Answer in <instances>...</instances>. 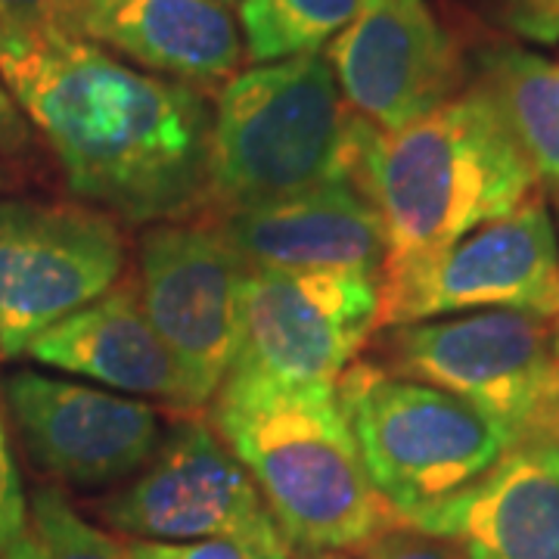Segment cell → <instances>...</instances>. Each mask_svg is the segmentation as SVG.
I'll return each mask as SVG.
<instances>
[{"instance_id":"2","label":"cell","mask_w":559,"mask_h":559,"mask_svg":"<svg viewBox=\"0 0 559 559\" xmlns=\"http://www.w3.org/2000/svg\"><path fill=\"white\" fill-rule=\"evenodd\" d=\"M360 187L380 209L385 267H399L510 215L535 197L538 178L473 84L399 131L373 128Z\"/></svg>"},{"instance_id":"9","label":"cell","mask_w":559,"mask_h":559,"mask_svg":"<svg viewBox=\"0 0 559 559\" xmlns=\"http://www.w3.org/2000/svg\"><path fill=\"white\" fill-rule=\"evenodd\" d=\"M119 221L87 202L0 200V355L20 358L44 330L121 280Z\"/></svg>"},{"instance_id":"12","label":"cell","mask_w":559,"mask_h":559,"mask_svg":"<svg viewBox=\"0 0 559 559\" xmlns=\"http://www.w3.org/2000/svg\"><path fill=\"white\" fill-rule=\"evenodd\" d=\"M3 399L28 457L72 488H109L138 476L162 444V414L143 399L94 382L20 370Z\"/></svg>"},{"instance_id":"15","label":"cell","mask_w":559,"mask_h":559,"mask_svg":"<svg viewBox=\"0 0 559 559\" xmlns=\"http://www.w3.org/2000/svg\"><path fill=\"white\" fill-rule=\"evenodd\" d=\"M69 32L190 87L234 79L246 47L224 0H75Z\"/></svg>"},{"instance_id":"30","label":"cell","mask_w":559,"mask_h":559,"mask_svg":"<svg viewBox=\"0 0 559 559\" xmlns=\"http://www.w3.org/2000/svg\"><path fill=\"white\" fill-rule=\"evenodd\" d=\"M224 3H234V0H224Z\"/></svg>"},{"instance_id":"5","label":"cell","mask_w":559,"mask_h":559,"mask_svg":"<svg viewBox=\"0 0 559 559\" xmlns=\"http://www.w3.org/2000/svg\"><path fill=\"white\" fill-rule=\"evenodd\" d=\"M336 392L367 476L404 525L469 491L513 448L473 404L380 364L355 360Z\"/></svg>"},{"instance_id":"10","label":"cell","mask_w":559,"mask_h":559,"mask_svg":"<svg viewBox=\"0 0 559 559\" xmlns=\"http://www.w3.org/2000/svg\"><path fill=\"white\" fill-rule=\"evenodd\" d=\"M246 271L218 224L159 221L140 237L134 286L178 360L187 411L209 407L234 364Z\"/></svg>"},{"instance_id":"6","label":"cell","mask_w":559,"mask_h":559,"mask_svg":"<svg viewBox=\"0 0 559 559\" xmlns=\"http://www.w3.org/2000/svg\"><path fill=\"white\" fill-rule=\"evenodd\" d=\"M389 370L473 404L516 444H559L557 323L473 311L389 326Z\"/></svg>"},{"instance_id":"13","label":"cell","mask_w":559,"mask_h":559,"mask_svg":"<svg viewBox=\"0 0 559 559\" xmlns=\"http://www.w3.org/2000/svg\"><path fill=\"white\" fill-rule=\"evenodd\" d=\"M323 57L348 109L377 131H399L463 91L457 40L426 0H367Z\"/></svg>"},{"instance_id":"21","label":"cell","mask_w":559,"mask_h":559,"mask_svg":"<svg viewBox=\"0 0 559 559\" xmlns=\"http://www.w3.org/2000/svg\"><path fill=\"white\" fill-rule=\"evenodd\" d=\"M134 559H289L293 547L283 535L274 538H227L197 544H156L131 540Z\"/></svg>"},{"instance_id":"7","label":"cell","mask_w":559,"mask_h":559,"mask_svg":"<svg viewBox=\"0 0 559 559\" xmlns=\"http://www.w3.org/2000/svg\"><path fill=\"white\" fill-rule=\"evenodd\" d=\"M380 326V277L246 271L237 352L221 389H336Z\"/></svg>"},{"instance_id":"28","label":"cell","mask_w":559,"mask_h":559,"mask_svg":"<svg viewBox=\"0 0 559 559\" xmlns=\"http://www.w3.org/2000/svg\"><path fill=\"white\" fill-rule=\"evenodd\" d=\"M7 187V175H3V168H0V190Z\"/></svg>"},{"instance_id":"18","label":"cell","mask_w":559,"mask_h":559,"mask_svg":"<svg viewBox=\"0 0 559 559\" xmlns=\"http://www.w3.org/2000/svg\"><path fill=\"white\" fill-rule=\"evenodd\" d=\"M476 84L495 103L538 183L559 190V62L522 47H495L479 57Z\"/></svg>"},{"instance_id":"22","label":"cell","mask_w":559,"mask_h":559,"mask_svg":"<svg viewBox=\"0 0 559 559\" xmlns=\"http://www.w3.org/2000/svg\"><path fill=\"white\" fill-rule=\"evenodd\" d=\"M358 559H466L454 540L426 535L414 525L392 522L358 550Z\"/></svg>"},{"instance_id":"19","label":"cell","mask_w":559,"mask_h":559,"mask_svg":"<svg viewBox=\"0 0 559 559\" xmlns=\"http://www.w3.org/2000/svg\"><path fill=\"white\" fill-rule=\"evenodd\" d=\"M364 7L367 0H240L246 53L255 66L323 53Z\"/></svg>"},{"instance_id":"16","label":"cell","mask_w":559,"mask_h":559,"mask_svg":"<svg viewBox=\"0 0 559 559\" xmlns=\"http://www.w3.org/2000/svg\"><path fill=\"white\" fill-rule=\"evenodd\" d=\"M466 559H559V444H516L460 498L411 522Z\"/></svg>"},{"instance_id":"4","label":"cell","mask_w":559,"mask_h":559,"mask_svg":"<svg viewBox=\"0 0 559 559\" xmlns=\"http://www.w3.org/2000/svg\"><path fill=\"white\" fill-rule=\"evenodd\" d=\"M370 134L323 53L252 66L224 81L212 109L205 202L227 215L336 180L360 183Z\"/></svg>"},{"instance_id":"8","label":"cell","mask_w":559,"mask_h":559,"mask_svg":"<svg viewBox=\"0 0 559 559\" xmlns=\"http://www.w3.org/2000/svg\"><path fill=\"white\" fill-rule=\"evenodd\" d=\"M473 311H520L559 323V237L538 197L439 252L382 271L380 326Z\"/></svg>"},{"instance_id":"17","label":"cell","mask_w":559,"mask_h":559,"mask_svg":"<svg viewBox=\"0 0 559 559\" xmlns=\"http://www.w3.org/2000/svg\"><path fill=\"white\" fill-rule=\"evenodd\" d=\"M25 355L119 395L187 411L178 360L146 318L134 283L119 280L100 299L44 330Z\"/></svg>"},{"instance_id":"29","label":"cell","mask_w":559,"mask_h":559,"mask_svg":"<svg viewBox=\"0 0 559 559\" xmlns=\"http://www.w3.org/2000/svg\"><path fill=\"white\" fill-rule=\"evenodd\" d=\"M557 348H559V323H557Z\"/></svg>"},{"instance_id":"11","label":"cell","mask_w":559,"mask_h":559,"mask_svg":"<svg viewBox=\"0 0 559 559\" xmlns=\"http://www.w3.org/2000/svg\"><path fill=\"white\" fill-rule=\"evenodd\" d=\"M97 513L112 532L156 544L283 535L249 469L202 419H180L162 436L150 463Z\"/></svg>"},{"instance_id":"24","label":"cell","mask_w":559,"mask_h":559,"mask_svg":"<svg viewBox=\"0 0 559 559\" xmlns=\"http://www.w3.org/2000/svg\"><path fill=\"white\" fill-rule=\"evenodd\" d=\"M25 516H28V498L22 491L20 473H16L7 432H3V419H0V554L25 528Z\"/></svg>"},{"instance_id":"14","label":"cell","mask_w":559,"mask_h":559,"mask_svg":"<svg viewBox=\"0 0 559 559\" xmlns=\"http://www.w3.org/2000/svg\"><path fill=\"white\" fill-rule=\"evenodd\" d=\"M215 224L249 271L382 277L389 252L380 209L358 180L237 209Z\"/></svg>"},{"instance_id":"3","label":"cell","mask_w":559,"mask_h":559,"mask_svg":"<svg viewBox=\"0 0 559 559\" xmlns=\"http://www.w3.org/2000/svg\"><path fill=\"white\" fill-rule=\"evenodd\" d=\"M209 419L293 550L348 554L399 522L367 476L336 389H218Z\"/></svg>"},{"instance_id":"25","label":"cell","mask_w":559,"mask_h":559,"mask_svg":"<svg viewBox=\"0 0 559 559\" xmlns=\"http://www.w3.org/2000/svg\"><path fill=\"white\" fill-rule=\"evenodd\" d=\"M75 0H0V20L13 22H44L69 28Z\"/></svg>"},{"instance_id":"23","label":"cell","mask_w":559,"mask_h":559,"mask_svg":"<svg viewBox=\"0 0 559 559\" xmlns=\"http://www.w3.org/2000/svg\"><path fill=\"white\" fill-rule=\"evenodd\" d=\"M491 13L503 28L522 40L557 44L559 40V0H488Z\"/></svg>"},{"instance_id":"20","label":"cell","mask_w":559,"mask_h":559,"mask_svg":"<svg viewBox=\"0 0 559 559\" xmlns=\"http://www.w3.org/2000/svg\"><path fill=\"white\" fill-rule=\"evenodd\" d=\"M0 559H134L131 540L106 532L62 498L60 488H38L28 500L25 528Z\"/></svg>"},{"instance_id":"27","label":"cell","mask_w":559,"mask_h":559,"mask_svg":"<svg viewBox=\"0 0 559 559\" xmlns=\"http://www.w3.org/2000/svg\"><path fill=\"white\" fill-rule=\"evenodd\" d=\"M299 559H355L345 550H311V554H299Z\"/></svg>"},{"instance_id":"1","label":"cell","mask_w":559,"mask_h":559,"mask_svg":"<svg viewBox=\"0 0 559 559\" xmlns=\"http://www.w3.org/2000/svg\"><path fill=\"white\" fill-rule=\"evenodd\" d=\"M0 79L69 190L128 224L205 200L212 109L200 87L143 72L62 25L0 20Z\"/></svg>"},{"instance_id":"26","label":"cell","mask_w":559,"mask_h":559,"mask_svg":"<svg viewBox=\"0 0 559 559\" xmlns=\"http://www.w3.org/2000/svg\"><path fill=\"white\" fill-rule=\"evenodd\" d=\"M32 124L25 121L22 109L13 100V94L7 91V84L0 79V153L3 156H20L28 146Z\"/></svg>"}]
</instances>
